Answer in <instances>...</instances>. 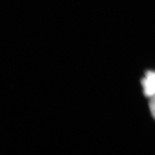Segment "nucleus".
<instances>
[{
	"instance_id": "1",
	"label": "nucleus",
	"mask_w": 155,
	"mask_h": 155,
	"mask_svg": "<svg viewBox=\"0 0 155 155\" xmlns=\"http://www.w3.org/2000/svg\"><path fill=\"white\" fill-rule=\"evenodd\" d=\"M145 96L152 97L155 95V72H147L144 78L141 81Z\"/></svg>"
},
{
	"instance_id": "2",
	"label": "nucleus",
	"mask_w": 155,
	"mask_h": 155,
	"mask_svg": "<svg viewBox=\"0 0 155 155\" xmlns=\"http://www.w3.org/2000/svg\"><path fill=\"white\" fill-rule=\"evenodd\" d=\"M150 111L151 114L153 117L155 119V95L154 96L150 97Z\"/></svg>"
}]
</instances>
